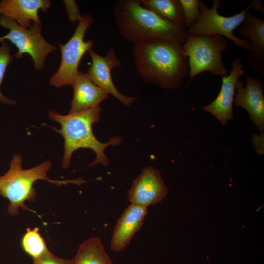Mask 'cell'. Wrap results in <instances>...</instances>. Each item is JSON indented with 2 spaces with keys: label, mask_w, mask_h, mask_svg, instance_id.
<instances>
[{
  "label": "cell",
  "mask_w": 264,
  "mask_h": 264,
  "mask_svg": "<svg viewBox=\"0 0 264 264\" xmlns=\"http://www.w3.org/2000/svg\"><path fill=\"white\" fill-rule=\"evenodd\" d=\"M22 163V155L14 154L9 170L3 176H0V194L8 200L7 210L11 216L18 215L20 209L35 212L25 202L35 200L36 191L34 184L38 180H46L58 185L68 183L81 184L85 182L82 179L56 180L49 178L47 174L52 166L49 160L28 169H23Z\"/></svg>",
  "instance_id": "277c9868"
},
{
  "label": "cell",
  "mask_w": 264,
  "mask_h": 264,
  "mask_svg": "<svg viewBox=\"0 0 264 264\" xmlns=\"http://www.w3.org/2000/svg\"><path fill=\"white\" fill-rule=\"evenodd\" d=\"M245 73L242 59L237 57L231 62V70L221 77V86L215 99L203 110L213 114L222 125H225L233 117V104L236 85L240 77Z\"/></svg>",
  "instance_id": "8fae6325"
},
{
  "label": "cell",
  "mask_w": 264,
  "mask_h": 264,
  "mask_svg": "<svg viewBox=\"0 0 264 264\" xmlns=\"http://www.w3.org/2000/svg\"><path fill=\"white\" fill-rule=\"evenodd\" d=\"M67 14L68 19L72 22H78L82 17L79 7L74 0H63Z\"/></svg>",
  "instance_id": "603a6c76"
},
{
  "label": "cell",
  "mask_w": 264,
  "mask_h": 264,
  "mask_svg": "<svg viewBox=\"0 0 264 264\" xmlns=\"http://www.w3.org/2000/svg\"><path fill=\"white\" fill-rule=\"evenodd\" d=\"M253 143L255 149L258 153H263L264 151V134L260 135H256L253 136Z\"/></svg>",
  "instance_id": "cb8c5ba5"
},
{
  "label": "cell",
  "mask_w": 264,
  "mask_h": 264,
  "mask_svg": "<svg viewBox=\"0 0 264 264\" xmlns=\"http://www.w3.org/2000/svg\"><path fill=\"white\" fill-rule=\"evenodd\" d=\"M167 192L160 171L148 166L133 179L128 191V198L131 203L147 207L162 201Z\"/></svg>",
  "instance_id": "30bf717a"
},
{
  "label": "cell",
  "mask_w": 264,
  "mask_h": 264,
  "mask_svg": "<svg viewBox=\"0 0 264 264\" xmlns=\"http://www.w3.org/2000/svg\"><path fill=\"white\" fill-rule=\"evenodd\" d=\"M88 52L91 64L86 72L88 77L97 86L112 95L125 106L130 107L135 101V97L122 94L112 79L111 70L121 66V62L117 57L114 48L111 47L104 56L99 55L92 48Z\"/></svg>",
  "instance_id": "9c48e42d"
},
{
  "label": "cell",
  "mask_w": 264,
  "mask_h": 264,
  "mask_svg": "<svg viewBox=\"0 0 264 264\" xmlns=\"http://www.w3.org/2000/svg\"><path fill=\"white\" fill-rule=\"evenodd\" d=\"M222 2L221 0H213L212 6L210 8L199 0L200 15L197 21L187 29L188 34L220 35L249 52L251 48L250 42L237 37L234 35L233 31L242 23L247 12L251 9L250 6L248 5L234 15L226 17L220 15L218 12Z\"/></svg>",
  "instance_id": "ba28073f"
},
{
  "label": "cell",
  "mask_w": 264,
  "mask_h": 264,
  "mask_svg": "<svg viewBox=\"0 0 264 264\" xmlns=\"http://www.w3.org/2000/svg\"><path fill=\"white\" fill-rule=\"evenodd\" d=\"M0 26L9 30L7 34L0 36V42L7 40L16 46L18 50L13 57L16 59L22 58L25 54L29 55L36 70L43 69L48 55L57 49L43 36L42 24L34 22L25 29L12 19L0 15Z\"/></svg>",
  "instance_id": "8992f818"
},
{
  "label": "cell",
  "mask_w": 264,
  "mask_h": 264,
  "mask_svg": "<svg viewBox=\"0 0 264 264\" xmlns=\"http://www.w3.org/2000/svg\"><path fill=\"white\" fill-rule=\"evenodd\" d=\"M183 45L188 57V83L204 71L221 77L228 74L222 61V53L228 46V41L224 37L188 34Z\"/></svg>",
  "instance_id": "5b68a950"
},
{
  "label": "cell",
  "mask_w": 264,
  "mask_h": 264,
  "mask_svg": "<svg viewBox=\"0 0 264 264\" xmlns=\"http://www.w3.org/2000/svg\"><path fill=\"white\" fill-rule=\"evenodd\" d=\"M21 245L23 251L33 259L39 257L49 250L38 227L26 229L21 239Z\"/></svg>",
  "instance_id": "d6986e66"
},
{
  "label": "cell",
  "mask_w": 264,
  "mask_h": 264,
  "mask_svg": "<svg viewBox=\"0 0 264 264\" xmlns=\"http://www.w3.org/2000/svg\"><path fill=\"white\" fill-rule=\"evenodd\" d=\"M113 14L120 35L134 45L155 40L184 44L187 29L176 26L144 7L139 0H119Z\"/></svg>",
  "instance_id": "3957f363"
},
{
  "label": "cell",
  "mask_w": 264,
  "mask_h": 264,
  "mask_svg": "<svg viewBox=\"0 0 264 264\" xmlns=\"http://www.w3.org/2000/svg\"><path fill=\"white\" fill-rule=\"evenodd\" d=\"M11 54V47L5 41L1 42L0 45V103L13 105L16 103L15 100L10 99L4 95L1 91L0 87L8 66L13 59Z\"/></svg>",
  "instance_id": "ffe728a7"
},
{
  "label": "cell",
  "mask_w": 264,
  "mask_h": 264,
  "mask_svg": "<svg viewBox=\"0 0 264 264\" xmlns=\"http://www.w3.org/2000/svg\"><path fill=\"white\" fill-rule=\"evenodd\" d=\"M249 5L250 6L251 8H253L256 11H259L262 13H264V6L262 0H253Z\"/></svg>",
  "instance_id": "d4e9b609"
},
{
  "label": "cell",
  "mask_w": 264,
  "mask_h": 264,
  "mask_svg": "<svg viewBox=\"0 0 264 264\" xmlns=\"http://www.w3.org/2000/svg\"><path fill=\"white\" fill-rule=\"evenodd\" d=\"M133 56L143 81L161 88H178L189 71L183 45L176 42L160 39L138 44Z\"/></svg>",
  "instance_id": "6da1fadb"
},
{
  "label": "cell",
  "mask_w": 264,
  "mask_h": 264,
  "mask_svg": "<svg viewBox=\"0 0 264 264\" xmlns=\"http://www.w3.org/2000/svg\"><path fill=\"white\" fill-rule=\"evenodd\" d=\"M32 264H72V261L58 257L48 250L39 257L33 259Z\"/></svg>",
  "instance_id": "7402d4cb"
},
{
  "label": "cell",
  "mask_w": 264,
  "mask_h": 264,
  "mask_svg": "<svg viewBox=\"0 0 264 264\" xmlns=\"http://www.w3.org/2000/svg\"><path fill=\"white\" fill-rule=\"evenodd\" d=\"M101 113L100 106L66 115H62L54 110L48 111L49 119L58 123L61 126L60 129H52L64 138V153L62 165L64 169L69 167L73 153L80 148L90 149L95 154V158L88 167L98 164L105 167L109 165L105 150L109 146L120 145L122 139L114 136L110 137L108 142L102 143L96 138L92 126L100 120Z\"/></svg>",
  "instance_id": "7a4b0ae2"
},
{
  "label": "cell",
  "mask_w": 264,
  "mask_h": 264,
  "mask_svg": "<svg viewBox=\"0 0 264 264\" xmlns=\"http://www.w3.org/2000/svg\"><path fill=\"white\" fill-rule=\"evenodd\" d=\"M246 84L242 79L237 83V93L234 102L236 106L245 109L251 120L257 126L261 134L264 130V93L263 84L257 77L247 75Z\"/></svg>",
  "instance_id": "7c38bea8"
},
{
  "label": "cell",
  "mask_w": 264,
  "mask_h": 264,
  "mask_svg": "<svg viewBox=\"0 0 264 264\" xmlns=\"http://www.w3.org/2000/svg\"><path fill=\"white\" fill-rule=\"evenodd\" d=\"M147 207L131 203L123 212L113 229L110 246L115 252L125 249L143 224Z\"/></svg>",
  "instance_id": "4fadbf2b"
},
{
  "label": "cell",
  "mask_w": 264,
  "mask_h": 264,
  "mask_svg": "<svg viewBox=\"0 0 264 264\" xmlns=\"http://www.w3.org/2000/svg\"><path fill=\"white\" fill-rule=\"evenodd\" d=\"M184 13L186 27L188 28L198 19L200 15L199 0H179Z\"/></svg>",
  "instance_id": "44dd1931"
},
{
  "label": "cell",
  "mask_w": 264,
  "mask_h": 264,
  "mask_svg": "<svg viewBox=\"0 0 264 264\" xmlns=\"http://www.w3.org/2000/svg\"><path fill=\"white\" fill-rule=\"evenodd\" d=\"M93 21V17L91 14L82 16L69 40L65 44H58L61 59L58 70L49 79L51 86L60 88L71 85L74 82L83 56L94 46L92 40H84L86 32Z\"/></svg>",
  "instance_id": "52a82bcc"
},
{
  "label": "cell",
  "mask_w": 264,
  "mask_h": 264,
  "mask_svg": "<svg viewBox=\"0 0 264 264\" xmlns=\"http://www.w3.org/2000/svg\"><path fill=\"white\" fill-rule=\"evenodd\" d=\"M71 86L73 96L68 113L96 108L109 94L97 86L82 71H79Z\"/></svg>",
  "instance_id": "2e32d148"
},
{
  "label": "cell",
  "mask_w": 264,
  "mask_h": 264,
  "mask_svg": "<svg viewBox=\"0 0 264 264\" xmlns=\"http://www.w3.org/2000/svg\"><path fill=\"white\" fill-rule=\"evenodd\" d=\"M139 1L144 7L163 20L176 26L186 28L179 0H139Z\"/></svg>",
  "instance_id": "e0dca14e"
},
{
  "label": "cell",
  "mask_w": 264,
  "mask_h": 264,
  "mask_svg": "<svg viewBox=\"0 0 264 264\" xmlns=\"http://www.w3.org/2000/svg\"><path fill=\"white\" fill-rule=\"evenodd\" d=\"M242 38L249 39L250 50L247 61L248 66L258 73L264 75V20L247 11L240 27Z\"/></svg>",
  "instance_id": "5bb4252c"
},
{
  "label": "cell",
  "mask_w": 264,
  "mask_h": 264,
  "mask_svg": "<svg viewBox=\"0 0 264 264\" xmlns=\"http://www.w3.org/2000/svg\"><path fill=\"white\" fill-rule=\"evenodd\" d=\"M51 5L49 0H0V15L11 18L27 29L32 22L42 24L38 12L41 10L45 13Z\"/></svg>",
  "instance_id": "9a60e30c"
},
{
  "label": "cell",
  "mask_w": 264,
  "mask_h": 264,
  "mask_svg": "<svg viewBox=\"0 0 264 264\" xmlns=\"http://www.w3.org/2000/svg\"><path fill=\"white\" fill-rule=\"evenodd\" d=\"M72 261V264H113L97 237L88 238L82 242Z\"/></svg>",
  "instance_id": "ac0fdd59"
}]
</instances>
